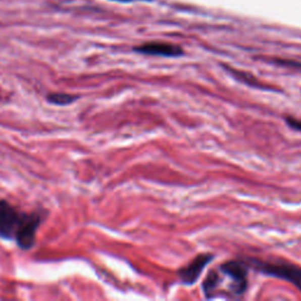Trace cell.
<instances>
[{"label": "cell", "instance_id": "1", "mask_svg": "<svg viewBox=\"0 0 301 301\" xmlns=\"http://www.w3.org/2000/svg\"><path fill=\"white\" fill-rule=\"evenodd\" d=\"M248 265L256 268L257 271L261 272L263 274L284 279V280L291 282L301 291V267L294 266V265L291 264L266 263V261L258 259H249Z\"/></svg>", "mask_w": 301, "mask_h": 301}, {"label": "cell", "instance_id": "2", "mask_svg": "<svg viewBox=\"0 0 301 301\" xmlns=\"http://www.w3.org/2000/svg\"><path fill=\"white\" fill-rule=\"evenodd\" d=\"M25 214L6 200H0V238H14Z\"/></svg>", "mask_w": 301, "mask_h": 301}, {"label": "cell", "instance_id": "3", "mask_svg": "<svg viewBox=\"0 0 301 301\" xmlns=\"http://www.w3.org/2000/svg\"><path fill=\"white\" fill-rule=\"evenodd\" d=\"M41 223V216L38 212L25 214L23 223L16 233V241L21 249H30L35 242V235Z\"/></svg>", "mask_w": 301, "mask_h": 301}, {"label": "cell", "instance_id": "4", "mask_svg": "<svg viewBox=\"0 0 301 301\" xmlns=\"http://www.w3.org/2000/svg\"><path fill=\"white\" fill-rule=\"evenodd\" d=\"M220 272L231 279V291L241 294L247 288V265L242 261H226L220 266Z\"/></svg>", "mask_w": 301, "mask_h": 301}, {"label": "cell", "instance_id": "5", "mask_svg": "<svg viewBox=\"0 0 301 301\" xmlns=\"http://www.w3.org/2000/svg\"><path fill=\"white\" fill-rule=\"evenodd\" d=\"M213 259L212 254L204 253L199 254L198 257H195L187 266L181 267L178 271V275L180 278V280L186 285H192L198 280L200 275H202L203 271L205 270L207 265L210 264V261Z\"/></svg>", "mask_w": 301, "mask_h": 301}, {"label": "cell", "instance_id": "6", "mask_svg": "<svg viewBox=\"0 0 301 301\" xmlns=\"http://www.w3.org/2000/svg\"><path fill=\"white\" fill-rule=\"evenodd\" d=\"M135 52L147 56H159V57H180L184 55V51L180 46L170 44V42L152 41L138 46L134 48Z\"/></svg>", "mask_w": 301, "mask_h": 301}, {"label": "cell", "instance_id": "7", "mask_svg": "<svg viewBox=\"0 0 301 301\" xmlns=\"http://www.w3.org/2000/svg\"><path fill=\"white\" fill-rule=\"evenodd\" d=\"M226 69L228 70L229 73H232L233 77L238 79L239 81L245 82V84H247L248 86H252V87L260 88V89H272L270 86H266V84H263V82H260L259 80H258V79L254 78L252 74L245 73V72H242V71L231 69V67H226Z\"/></svg>", "mask_w": 301, "mask_h": 301}, {"label": "cell", "instance_id": "8", "mask_svg": "<svg viewBox=\"0 0 301 301\" xmlns=\"http://www.w3.org/2000/svg\"><path fill=\"white\" fill-rule=\"evenodd\" d=\"M220 284V274L218 272L213 271L207 275L205 280H204V285H203V289L205 292L206 296H212L213 293L216 292V289L218 288V286Z\"/></svg>", "mask_w": 301, "mask_h": 301}, {"label": "cell", "instance_id": "9", "mask_svg": "<svg viewBox=\"0 0 301 301\" xmlns=\"http://www.w3.org/2000/svg\"><path fill=\"white\" fill-rule=\"evenodd\" d=\"M78 99L77 95L69 94V93H51L47 96V100L51 104H55V105H69V104L75 102Z\"/></svg>", "mask_w": 301, "mask_h": 301}, {"label": "cell", "instance_id": "10", "mask_svg": "<svg viewBox=\"0 0 301 301\" xmlns=\"http://www.w3.org/2000/svg\"><path fill=\"white\" fill-rule=\"evenodd\" d=\"M285 121H286V124H287L288 126L292 128V130H295V131L301 132V120L298 119V118L286 117L285 118Z\"/></svg>", "mask_w": 301, "mask_h": 301}, {"label": "cell", "instance_id": "11", "mask_svg": "<svg viewBox=\"0 0 301 301\" xmlns=\"http://www.w3.org/2000/svg\"><path fill=\"white\" fill-rule=\"evenodd\" d=\"M275 64H279V65H285L288 67H294V69H299L301 70V63L298 62H293V60H282V59H275L274 60Z\"/></svg>", "mask_w": 301, "mask_h": 301}, {"label": "cell", "instance_id": "12", "mask_svg": "<svg viewBox=\"0 0 301 301\" xmlns=\"http://www.w3.org/2000/svg\"><path fill=\"white\" fill-rule=\"evenodd\" d=\"M114 2H121V3H130V2H135V0H114Z\"/></svg>", "mask_w": 301, "mask_h": 301}]
</instances>
